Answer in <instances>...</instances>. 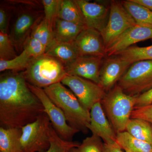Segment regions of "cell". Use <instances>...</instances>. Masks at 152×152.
<instances>
[{"label":"cell","mask_w":152,"mask_h":152,"mask_svg":"<svg viewBox=\"0 0 152 152\" xmlns=\"http://www.w3.org/2000/svg\"><path fill=\"white\" fill-rule=\"evenodd\" d=\"M44 113L43 106L28 86L23 72L1 75V127L22 129Z\"/></svg>","instance_id":"obj_1"},{"label":"cell","mask_w":152,"mask_h":152,"mask_svg":"<svg viewBox=\"0 0 152 152\" xmlns=\"http://www.w3.org/2000/svg\"><path fill=\"white\" fill-rule=\"evenodd\" d=\"M50 99L63 112L72 127L86 134L91 121L90 112L85 108L73 93L61 82L43 89Z\"/></svg>","instance_id":"obj_2"},{"label":"cell","mask_w":152,"mask_h":152,"mask_svg":"<svg viewBox=\"0 0 152 152\" xmlns=\"http://www.w3.org/2000/svg\"><path fill=\"white\" fill-rule=\"evenodd\" d=\"M137 98L126 94L116 85L101 101L105 113L116 134L126 131Z\"/></svg>","instance_id":"obj_3"},{"label":"cell","mask_w":152,"mask_h":152,"mask_svg":"<svg viewBox=\"0 0 152 152\" xmlns=\"http://www.w3.org/2000/svg\"><path fill=\"white\" fill-rule=\"evenodd\" d=\"M23 73L28 83L42 89L61 82L67 75L65 66L46 54L32 58Z\"/></svg>","instance_id":"obj_4"},{"label":"cell","mask_w":152,"mask_h":152,"mask_svg":"<svg viewBox=\"0 0 152 152\" xmlns=\"http://www.w3.org/2000/svg\"><path fill=\"white\" fill-rule=\"evenodd\" d=\"M125 93L137 96L152 89V60L132 64L117 84Z\"/></svg>","instance_id":"obj_5"},{"label":"cell","mask_w":152,"mask_h":152,"mask_svg":"<svg viewBox=\"0 0 152 152\" xmlns=\"http://www.w3.org/2000/svg\"><path fill=\"white\" fill-rule=\"evenodd\" d=\"M51 126L50 119L45 113L34 121L23 127L21 137L23 152H42L48 149Z\"/></svg>","instance_id":"obj_6"},{"label":"cell","mask_w":152,"mask_h":152,"mask_svg":"<svg viewBox=\"0 0 152 152\" xmlns=\"http://www.w3.org/2000/svg\"><path fill=\"white\" fill-rule=\"evenodd\" d=\"M136 25L134 20L124 7L121 1H111L109 18L102 34L106 50L122 34Z\"/></svg>","instance_id":"obj_7"},{"label":"cell","mask_w":152,"mask_h":152,"mask_svg":"<svg viewBox=\"0 0 152 152\" xmlns=\"http://www.w3.org/2000/svg\"><path fill=\"white\" fill-rule=\"evenodd\" d=\"M61 83L70 89L83 107L90 112L107 94L97 84L78 76L67 75Z\"/></svg>","instance_id":"obj_8"},{"label":"cell","mask_w":152,"mask_h":152,"mask_svg":"<svg viewBox=\"0 0 152 152\" xmlns=\"http://www.w3.org/2000/svg\"><path fill=\"white\" fill-rule=\"evenodd\" d=\"M28 86L43 106L45 113L47 114L52 126L60 137L66 141H72V139L79 131L72 127L68 124L64 114L50 99L43 89L30 84Z\"/></svg>","instance_id":"obj_9"},{"label":"cell","mask_w":152,"mask_h":152,"mask_svg":"<svg viewBox=\"0 0 152 152\" xmlns=\"http://www.w3.org/2000/svg\"><path fill=\"white\" fill-rule=\"evenodd\" d=\"M131 65L118 56L107 57L101 66L99 86L107 93L117 84Z\"/></svg>","instance_id":"obj_10"},{"label":"cell","mask_w":152,"mask_h":152,"mask_svg":"<svg viewBox=\"0 0 152 152\" xmlns=\"http://www.w3.org/2000/svg\"><path fill=\"white\" fill-rule=\"evenodd\" d=\"M80 56H106V48L102 34L93 28L87 27L82 31L75 41Z\"/></svg>","instance_id":"obj_11"},{"label":"cell","mask_w":152,"mask_h":152,"mask_svg":"<svg viewBox=\"0 0 152 152\" xmlns=\"http://www.w3.org/2000/svg\"><path fill=\"white\" fill-rule=\"evenodd\" d=\"M42 16L32 10H25L21 12L14 22L10 36L15 47H22L34 28L42 19Z\"/></svg>","instance_id":"obj_12"},{"label":"cell","mask_w":152,"mask_h":152,"mask_svg":"<svg viewBox=\"0 0 152 152\" xmlns=\"http://www.w3.org/2000/svg\"><path fill=\"white\" fill-rule=\"evenodd\" d=\"M103 58L80 56L66 66L67 75L87 79L99 85Z\"/></svg>","instance_id":"obj_13"},{"label":"cell","mask_w":152,"mask_h":152,"mask_svg":"<svg viewBox=\"0 0 152 152\" xmlns=\"http://www.w3.org/2000/svg\"><path fill=\"white\" fill-rule=\"evenodd\" d=\"M91 121L88 129L99 137L104 143L116 142L117 134L106 116L101 102L94 105L91 110Z\"/></svg>","instance_id":"obj_14"},{"label":"cell","mask_w":152,"mask_h":152,"mask_svg":"<svg viewBox=\"0 0 152 152\" xmlns=\"http://www.w3.org/2000/svg\"><path fill=\"white\" fill-rule=\"evenodd\" d=\"M86 21L88 27L93 28L101 34L107 25L110 6L85 0H75Z\"/></svg>","instance_id":"obj_15"},{"label":"cell","mask_w":152,"mask_h":152,"mask_svg":"<svg viewBox=\"0 0 152 152\" xmlns=\"http://www.w3.org/2000/svg\"><path fill=\"white\" fill-rule=\"evenodd\" d=\"M152 39V29L136 25L122 34L106 50V56H115L141 41Z\"/></svg>","instance_id":"obj_16"},{"label":"cell","mask_w":152,"mask_h":152,"mask_svg":"<svg viewBox=\"0 0 152 152\" xmlns=\"http://www.w3.org/2000/svg\"><path fill=\"white\" fill-rule=\"evenodd\" d=\"M45 54L59 61L65 67L80 56L75 42H58L54 41L47 49Z\"/></svg>","instance_id":"obj_17"},{"label":"cell","mask_w":152,"mask_h":152,"mask_svg":"<svg viewBox=\"0 0 152 152\" xmlns=\"http://www.w3.org/2000/svg\"><path fill=\"white\" fill-rule=\"evenodd\" d=\"M87 27L57 18L53 28L54 42H73L80 33Z\"/></svg>","instance_id":"obj_18"},{"label":"cell","mask_w":152,"mask_h":152,"mask_svg":"<svg viewBox=\"0 0 152 152\" xmlns=\"http://www.w3.org/2000/svg\"><path fill=\"white\" fill-rule=\"evenodd\" d=\"M22 129L0 128V152H23Z\"/></svg>","instance_id":"obj_19"},{"label":"cell","mask_w":152,"mask_h":152,"mask_svg":"<svg viewBox=\"0 0 152 152\" xmlns=\"http://www.w3.org/2000/svg\"><path fill=\"white\" fill-rule=\"evenodd\" d=\"M129 13L132 17L136 25L152 29V11L133 0L121 1Z\"/></svg>","instance_id":"obj_20"},{"label":"cell","mask_w":152,"mask_h":152,"mask_svg":"<svg viewBox=\"0 0 152 152\" xmlns=\"http://www.w3.org/2000/svg\"><path fill=\"white\" fill-rule=\"evenodd\" d=\"M58 18L79 26L87 27L83 15L75 0H61Z\"/></svg>","instance_id":"obj_21"},{"label":"cell","mask_w":152,"mask_h":152,"mask_svg":"<svg viewBox=\"0 0 152 152\" xmlns=\"http://www.w3.org/2000/svg\"><path fill=\"white\" fill-rule=\"evenodd\" d=\"M116 142L125 152H152V145L131 135L126 131L117 133Z\"/></svg>","instance_id":"obj_22"},{"label":"cell","mask_w":152,"mask_h":152,"mask_svg":"<svg viewBox=\"0 0 152 152\" xmlns=\"http://www.w3.org/2000/svg\"><path fill=\"white\" fill-rule=\"evenodd\" d=\"M126 131L136 138L152 145V124L149 122L141 119L131 118Z\"/></svg>","instance_id":"obj_23"},{"label":"cell","mask_w":152,"mask_h":152,"mask_svg":"<svg viewBox=\"0 0 152 152\" xmlns=\"http://www.w3.org/2000/svg\"><path fill=\"white\" fill-rule=\"evenodd\" d=\"M115 56H118L131 65L139 61L152 60V45L145 47L131 46Z\"/></svg>","instance_id":"obj_24"},{"label":"cell","mask_w":152,"mask_h":152,"mask_svg":"<svg viewBox=\"0 0 152 152\" xmlns=\"http://www.w3.org/2000/svg\"><path fill=\"white\" fill-rule=\"evenodd\" d=\"M32 58L26 51L23 50L19 56L12 59H0V71L19 72L23 70H25Z\"/></svg>","instance_id":"obj_25"},{"label":"cell","mask_w":152,"mask_h":152,"mask_svg":"<svg viewBox=\"0 0 152 152\" xmlns=\"http://www.w3.org/2000/svg\"><path fill=\"white\" fill-rule=\"evenodd\" d=\"M30 36L41 42L47 50L54 41L53 31L44 18L34 28Z\"/></svg>","instance_id":"obj_26"},{"label":"cell","mask_w":152,"mask_h":152,"mask_svg":"<svg viewBox=\"0 0 152 152\" xmlns=\"http://www.w3.org/2000/svg\"><path fill=\"white\" fill-rule=\"evenodd\" d=\"M50 148L42 152H70L72 149L78 148L80 145L77 142L66 141L60 137L52 125L50 129Z\"/></svg>","instance_id":"obj_27"},{"label":"cell","mask_w":152,"mask_h":152,"mask_svg":"<svg viewBox=\"0 0 152 152\" xmlns=\"http://www.w3.org/2000/svg\"><path fill=\"white\" fill-rule=\"evenodd\" d=\"M61 0H43L44 9V19L53 31L55 22L58 18V14Z\"/></svg>","instance_id":"obj_28"},{"label":"cell","mask_w":152,"mask_h":152,"mask_svg":"<svg viewBox=\"0 0 152 152\" xmlns=\"http://www.w3.org/2000/svg\"><path fill=\"white\" fill-rule=\"evenodd\" d=\"M14 45L8 34L0 32V59L10 60L17 56Z\"/></svg>","instance_id":"obj_29"},{"label":"cell","mask_w":152,"mask_h":152,"mask_svg":"<svg viewBox=\"0 0 152 152\" xmlns=\"http://www.w3.org/2000/svg\"><path fill=\"white\" fill-rule=\"evenodd\" d=\"M77 149L80 152H104V142L99 137L92 134L83 141Z\"/></svg>","instance_id":"obj_30"},{"label":"cell","mask_w":152,"mask_h":152,"mask_svg":"<svg viewBox=\"0 0 152 152\" xmlns=\"http://www.w3.org/2000/svg\"><path fill=\"white\" fill-rule=\"evenodd\" d=\"M25 50L33 58H37L45 54L47 48L41 42L30 36L23 46Z\"/></svg>","instance_id":"obj_31"},{"label":"cell","mask_w":152,"mask_h":152,"mask_svg":"<svg viewBox=\"0 0 152 152\" xmlns=\"http://www.w3.org/2000/svg\"><path fill=\"white\" fill-rule=\"evenodd\" d=\"M131 118L141 119L152 124V103L134 109Z\"/></svg>","instance_id":"obj_32"},{"label":"cell","mask_w":152,"mask_h":152,"mask_svg":"<svg viewBox=\"0 0 152 152\" xmlns=\"http://www.w3.org/2000/svg\"><path fill=\"white\" fill-rule=\"evenodd\" d=\"M8 8L1 5L0 8V31L1 32L8 34L10 12Z\"/></svg>","instance_id":"obj_33"},{"label":"cell","mask_w":152,"mask_h":152,"mask_svg":"<svg viewBox=\"0 0 152 152\" xmlns=\"http://www.w3.org/2000/svg\"><path fill=\"white\" fill-rule=\"evenodd\" d=\"M151 103L152 89L144 93L137 96L134 108L147 105Z\"/></svg>","instance_id":"obj_34"},{"label":"cell","mask_w":152,"mask_h":152,"mask_svg":"<svg viewBox=\"0 0 152 152\" xmlns=\"http://www.w3.org/2000/svg\"><path fill=\"white\" fill-rule=\"evenodd\" d=\"M104 152H124L121 148L117 143L107 144L104 143Z\"/></svg>","instance_id":"obj_35"},{"label":"cell","mask_w":152,"mask_h":152,"mask_svg":"<svg viewBox=\"0 0 152 152\" xmlns=\"http://www.w3.org/2000/svg\"><path fill=\"white\" fill-rule=\"evenodd\" d=\"M134 2L148 8L152 11V0H133Z\"/></svg>","instance_id":"obj_36"},{"label":"cell","mask_w":152,"mask_h":152,"mask_svg":"<svg viewBox=\"0 0 152 152\" xmlns=\"http://www.w3.org/2000/svg\"><path fill=\"white\" fill-rule=\"evenodd\" d=\"M70 152H80L78 150L77 148H73L71 150Z\"/></svg>","instance_id":"obj_37"}]
</instances>
